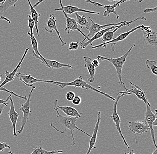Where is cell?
<instances>
[{
	"label": "cell",
	"instance_id": "cell-1",
	"mask_svg": "<svg viewBox=\"0 0 157 154\" xmlns=\"http://www.w3.org/2000/svg\"><path fill=\"white\" fill-rule=\"evenodd\" d=\"M58 102L57 100H55L54 102V109L56 111L57 116V120L55 122H52L50 124L51 126L56 130L57 132H59L61 134H63L64 133L66 129H68L70 130L71 134V146H74L75 145V140L74 136V131L75 130H77L81 131L88 136V137L91 138L92 135L88 134L87 132L83 131L82 129L78 128V126L76 125V122L79 118L78 117H71L68 116H63L61 115L59 113V109L58 108Z\"/></svg>",
	"mask_w": 157,
	"mask_h": 154
},
{
	"label": "cell",
	"instance_id": "cell-2",
	"mask_svg": "<svg viewBox=\"0 0 157 154\" xmlns=\"http://www.w3.org/2000/svg\"><path fill=\"white\" fill-rule=\"evenodd\" d=\"M48 83H51V84H54V85H56V86H58L62 89H64L66 87H74L81 88L83 89H86L87 90H90L91 91H93V92L99 93V94L105 96L107 98L112 100L113 101L116 100V99L115 98L112 97L111 96H110L107 93L99 91V90L96 89L91 85H89L85 80H83L82 76H79L78 78L75 79L74 81L69 82H63L52 81V80H48Z\"/></svg>",
	"mask_w": 157,
	"mask_h": 154
},
{
	"label": "cell",
	"instance_id": "cell-3",
	"mask_svg": "<svg viewBox=\"0 0 157 154\" xmlns=\"http://www.w3.org/2000/svg\"><path fill=\"white\" fill-rule=\"evenodd\" d=\"M136 46L135 44H133L130 48L126 51V52L123 55L117 58H108L105 57V56H101L98 55L97 56V59L98 60L102 62L103 61H107L111 63L113 65L116 69L117 73L118 78L119 79V83L121 85L124 89H125V91L127 90L126 86L124 84V82H123L122 80V77H121V73H122V70L124 64L126 62V58H127L129 54V53L132 51V49Z\"/></svg>",
	"mask_w": 157,
	"mask_h": 154
},
{
	"label": "cell",
	"instance_id": "cell-4",
	"mask_svg": "<svg viewBox=\"0 0 157 154\" xmlns=\"http://www.w3.org/2000/svg\"><path fill=\"white\" fill-rule=\"evenodd\" d=\"M35 86H33L31 90L29 92V95L27 97L26 102L23 103L21 105V107L19 109V111H21L23 113V116L21 117V125L20 129L17 130V132L19 134H22L24 130L25 126L26 125V123L29 121V117L31 115V111L30 109V102L31 100V97L32 96V93L35 89Z\"/></svg>",
	"mask_w": 157,
	"mask_h": 154
},
{
	"label": "cell",
	"instance_id": "cell-5",
	"mask_svg": "<svg viewBox=\"0 0 157 154\" xmlns=\"http://www.w3.org/2000/svg\"><path fill=\"white\" fill-rule=\"evenodd\" d=\"M125 96V94H120L119 93H117V98L116 100L115 101L114 103L113 106V113L112 115L110 116V118L112 119L113 122L120 136L121 137L124 143L125 146L127 147V148H130V147L129 145L127 144L126 140H125V138L123 135L122 131H121V121L120 118L117 112V106L119 100L121 97Z\"/></svg>",
	"mask_w": 157,
	"mask_h": 154
},
{
	"label": "cell",
	"instance_id": "cell-6",
	"mask_svg": "<svg viewBox=\"0 0 157 154\" xmlns=\"http://www.w3.org/2000/svg\"><path fill=\"white\" fill-rule=\"evenodd\" d=\"M146 105L147 107V110H146V111L145 113V120L144 121L146 122L149 125L153 144L155 147V148H157L156 143L155 139V130H154L153 126H152L153 122L157 118V110H155V113L154 114L151 109V104L149 102L146 104Z\"/></svg>",
	"mask_w": 157,
	"mask_h": 154
},
{
	"label": "cell",
	"instance_id": "cell-7",
	"mask_svg": "<svg viewBox=\"0 0 157 154\" xmlns=\"http://www.w3.org/2000/svg\"><path fill=\"white\" fill-rule=\"evenodd\" d=\"M144 26V25L142 24V25H139L133 29H131V30L127 31V32H125V33H122V34H120L118 37H117L115 39H114L111 41L107 42V43H103L100 44V45H97V46H92V48L93 49L103 47L104 48H106L107 45L108 44H111V47L112 50V51H115V45L117 44V43L121 41H124L125 40L126 38L130 35V34L134 32V31L137 30V29L142 28Z\"/></svg>",
	"mask_w": 157,
	"mask_h": 154
},
{
	"label": "cell",
	"instance_id": "cell-8",
	"mask_svg": "<svg viewBox=\"0 0 157 154\" xmlns=\"http://www.w3.org/2000/svg\"><path fill=\"white\" fill-rule=\"evenodd\" d=\"M143 32V39L146 45H151L157 47V33L155 30H152L150 26H145L141 28Z\"/></svg>",
	"mask_w": 157,
	"mask_h": 154
},
{
	"label": "cell",
	"instance_id": "cell-9",
	"mask_svg": "<svg viewBox=\"0 0 157 154\" xmlns=\"http://www.w3.org/2000/svg\"><path fill=\"white\" fill-rule=\"evenodd\" d=\"M128 123L129 130L133 134L137 135H143L150 130L149 125L144 120L130 121Z\"/></svg>",
	"mask_w": 157,
	"mask_h": 154
},
{
	"label": "cell",
	"instance_id": "cell-10",
	"mask_svg": "<svg viewBox=\"0 0 157 154\" xmlns=\"http://www.w3.org/2000/svg\"><path fill=\"white\" fill-rule=\"evenodd\" d=\"M88 17L91 21V22H92L91 25L89 26L88 29L89 33H88V35H86V37L84 38V39L82 41H81V42H79V43H84V41L86 40V39H88V40H89V37L90 36H94L96 33H98L99 31H101L102 29H104V28H106V27L107 28V27H110V26H113V25H114V26L119 25L124 22V21H123V22L121 21V22H118V23H111V24H104V25H100V24L95 23L94 21H93V20L92 19L91 17Z\"/></svg>",
	"mask_w": 157,
	"mask_h": 154
},
{
	"label": "cell",
	"instance_id": "cell-11",
	"mask_svg": "<svg viewBox=\"0 0 157 154\" xmlns=\"http://www.w3.org/2000/svg\"><path fill=\"white\" fill-rule=\"evenodd\" d=\"M54 11H62L63 13L64 16L66 19V22L65 23L66 28L64 29V31H65L67 34H69L71 31H78L83 35L84 38L86 37V35L83 33V31H81V29L78 28V24L76 22V20L69 17L67 15L63 10L59 9V8L55 9Z\"/></svg>",
	"mask_w": 157,
	"mask_h": 154
},
{
	"label": "cell",
	"instance_id": "cell-12",
	"mask_svg": "<svg viewBox=\"0 0 157 154\" xmlns=\"http://www.w3.org/2000/svg\"><path fill=\"white\" fill-rule=\"evenodd\" d=\"M130 84H131V89L130 90L127 89L126 91L119 92V93L120 94H125H125H127V95L134 94L136 95V96L139 100L143 101L145 104L149 102L148 98L146 96V92H144L140 87L133 84L132 82H130Z\"/></svg>",
	"mask_w": 157,
	"mask_h": 154
},
{
	"label": "cell",
	"instance_id": "cell-13",
	"mask_svg": "<svg viewBox=\"0 0 157 154\" xmlns=\"http://www.w3.org/2000/svg\"><path fill=\"white\" fill-rule=\"evenodd\" d=\"M29 50V48H27L25 49L22 57L20 60L19 62L17 64L16 67L11 72H9L7 70H6V72L5 73V78L3 82H2V84H0V87H3L6 84H7V83H9L10 82H12V81L14 80L15 76H16V74L17 73V70L21 67V64L23 62Z\"/></svg>",
	"mask_w": 157,
	"mask_h": 154
},
{
	"label": "cell",
	"instance_id": "cell-14",
	"mask_svg": "<svg viewBox=\"0 0 157 154\" xmlns=\"http://www.w3.org/2000/svg\"><path fill=\"white\" fill-rule=\"evenodd\" d=\"M56 22L57 20L56 19L55 15L53 14H50L48 21L46 23L45 30L50 34H52L53 31H55V32L57 34L58 36L59 39L61 43L62 46H65L67 43L65 42H64L62 39L60 34L59 32L57 27Z\"/></svg>",
	"mask_w": 157,
	"mask_h": 154
},
{
	"label": "cell",
	"instance_id": "cell-15",
	"mask_svg": "<svg viewBox=\"0 0 157 154\" xmlns=\"http://www.w3.org/2000/svg\"><path fill=\"white\" fill-rule=\"evenodd\" d=\"M142 20L145 21L147 20V18L144 17H137L136 19L133 20L131 21H124V23L122 24H120L117 27L115 28V29L112 31H107L106 32L105 34L103 35L102 37L101 38L102 41H103V43H107V42L111 41L114 39V34L117 31L121 28V27H123V26H126V25H129V24H132L133 22H135L136 21L138 20Z\"/></svg>",
	"mask_w": 157,
	"mask_h": 154
},
{
	"label": "cell",
	"instance_id": "cell-16",
	"mask_svg": "<svg viewBox=\"0 0 157 154\" xmlns=\"http://www.w3.org/2000/svg\"><path fill=\"white\" fill-rule=\"evenodd\" d=\"M16 76L19 79L21 82L24 83L28 87H32L33 84L37 82H46L48 83V80L38 79L31 76L30 74H25L21 72L17 73Z\"/></svg>",
	"mask_w": 157,
	"mask_h": 154
},
{
	"label": "cell",
	"instance_id": "cell-17",
	"mask_svg": "<svg viewBox=\"0 0 157 154\" xmlns=\"http://www.w3.org/2000/svg\"><path fill=\"white\" fill-rule=\"evenodd\" d=\"M9 100L10 102V110L8 113V115L12 124L13 137L16 138L17 137V134L16 125L19 116V113L16 111L14 102L11 97H10Z\"/></svg>",
	"mask_w": 157,
	"mask_h": 154
},
{
	"label": "cell",
	"instance_id": "cell-18",
	"mask_svg": "<svg viewBox=\"0 0 157 154\" xmlns=\"http://www.w3.org/2000/svg\"><path fill=\"white\" fill-rule=\"evenodd\" d=\"M101 113L100 111H99L98 112L97 122H96V125H95V127H94L93 135L91 136V139H90V141H89V147H88V150L87 151L86 154H90L91 151L93 150V148H97V147L95 146V145H96V141H97V136H98L99 126H100V122H101Z\"/></svg>",
	"mask_w": 157,
	"mask_h": 154
},
{
	"label": "cell",
	"instance_id": "cell-19",
	"mask_svg": "<svg viewBox=\"0 0 157 154\" xmlns=\"http://www.w3.org/2000/svg\"><path fill=\"white\" fill-rule=\"evenodd\" d=\"M59 2L60 5V8L59 9L63 10L67 15H71L73 14V13L78 12H82L91 13V14H100V13L82 9L77 7L73 6L71 5H68V6H63L62 0H59Z\"/></svg>",
	"mask_w": 157,
	"mask_h": 154
},
{
	"label": "cell",
	"instance_id": "cell-20",
	"mask_svg": "<svg viewBox=\"0 0 157 154\" xmlns=\"http://www.w3.org/2000/svg\"><path fill=\"white\" fill-rule=\"evenodd\" d=\"M118 25H116V26L113 25V26L107 27V28H106V29H102L101 31H99L98 33H96L92 38L89 39V40H88V42L83 43H79V45H80L81 48L85 49L88 46H89L90 44H91V46H93L92 43H93V42H94L95 40H98V39H101V38L102 37L103 35H104L106 32H107V31H110V30H111V29L117 28V27H118Z\"/></svg>",
	"mask_w": 157,
	"mask_h": 154
},
{
	"label": "cell",
	"instance_id": "cell-21",
	"mask_svg": "<svg viewBox=\"0 0 157 154\" xmlns=\"http://www.w3.org/2000/svg\"><path fill=\"white\" fill-rule=\"evenodd\" d=\"M83 60L85 62L84 67L86 68L89 73V77L88 81L90 83L94 82L95 81V76L96 74V68L92 64V59L87 56L83 57Z\"/></svg>",
	"mask_w": 157,
	"mask_h": 154
},
{
	"label": "cell",
	"instance_id": "cell-22",
	"mask_svg": "<svg viewBox=\"0 0 157 154\" xmlns=\"http://www.w3.org/2000/svg\"><path fill=\"white\" fill-rule=\"evenodd\" d=\"M128 1H130V0H120V1H119L117 2L114 3V4L105 6V9L106 10L103 13V16L105 17H109L111 13H113L116 17L118 19L119 18V16L117 14V13L116 11V8L119 6L121 4L125 2Z\"/></svg>",
	"mask_w": 157,
	"mask_h": 154
},
{
	"label": "cell",
	"instance_id": "cell-23",
	"mask_svg": "<svg viewBox=\"0 0 157 154\" xmlns=\"http://www.w3.org/2000/svg\"><path fill=\"white\" fill-rule=\"evenodd\" d=\"M44 65L49 68L56 69H59L62 67H67L69 69H72V66L68 64H64L59 62L56 60H52L45 58Z\"/></svg>",
	"mask_w": 157,
	"mask_h": 154
},
{
	"label": "cell",
	"instance_id": "cell-24",
	"mask_svg": "<svg viewBox=\"0 0 157 154\" xmlns=\"http://www.w3.org/2000/svg\"><path fill=\"white\" fill-rule=\"evenodd\" d=\"M57 107L59 109L62 111L68 116L71 117H78L79 118H81L82 117L81 116L82 113H79L77 110L70 106H60L58 105Z\"/></svg>",
	"mask_w": 157,
	"mask_h": 154
},
{
	"label": "cell",
	"instance_id": "cell-25",
	"mask_svg": "<svg viewBox=\"0 0 157 154\" xmlns=\"http://www.w3.org/2000/svg\"><path fill=\"white\" fill-rule=\"evenodd\" d=\"M28 2L29 5V9H30V13H31V17L32 19L34 21V23H35V26L34 27L36 29V33L38 36H39V30L38 29V23L39 22V17L41 16V15L39 13L35 8L33 7V6L31 4V2L30 0H26Z\"/></svg>",
	"mask_w": 157,
	"mask_h": 154
},
{
	"label": "cell",
	"instance_id": "cell-26",
	"mask_svg": "<svg viewBox=\"0 0 157 154\" xmlns=\"http://www.w3.org/2000/svg\"><path fill=\"white\" fill-rule=\"evenodd\" d=\"M9 152L10 154H15L10 150ZM63 152V150H53L52 151H48L44 150L42 147H36L34 148L32 152L30 154H56L62 153Z\"/></svg>",
	"mask_w": 157,
	"mask_h": 154
},
{
	"label": "cell",
	"instance_id": "cell-27",
	"mask_svg": "<svg viewBox=\"0 0 157 154\" xmlns=\"http://www.w3.org/2000/svg\"><path fill=\"white\" fill-rule=\"evenodd\" d=\"M27 34L29 36L31 44L32 45V48L33 49V52L35 53L37 55L39 56L40 57L42 58L44 60V64L45 62V58H44L39 52V48H38V43L37 40L35 39L34 34H30L29 32H27Z\"/></svg>",
	"mask_w": 157,
	"mask_h": 154
},
{
	"label": "cell",
	"instance_id": "cell-28",
	"mask_svg": "<svg viewBox=\"0 0 157 154\" xmlns=\"http://www.w3.org/2000/svg\"><path fill=\"white\" fill-rule=\"evenodd\" d=\"M75 15L76 17V22L77 24L80 25L81 28L85 27L86 29H88L89 26L88 25V22L87 17L85 15L80 16L77 13H75Z\"/></svg>",
	"mask_w": 157,
	"mask_h": 154
},
{
	"label": "cell",
	"instance_id": "cell-29",
	"mask_svg": "<svg viewBox=\"0 0 157 154\" xmlns=\"http://www.w3.org/2000/svg\"><path fill=\"white\" fill-rule=\"evenodd\" d=\"M18 0H6L4 3L0 5V12H5L11 6L16 7V3Z\"/></svg>",
	"mask_w": 157,
	"mask_h": 154
},
{
	"label": "cell",
	"instance_id": "cell-30",
	"mask_svg": "<svg viewBox=\"0 0 157 154\" xmlns=\"http://www.w3.org/2000/svg\"><path fill=\"white\" fill-rule=\"evenodd\" d=\"M146 64L147 67L151 69L154 75H157V62L156 61L147 60L146 61Z\"/></svg>",
	"mask_w": 157,
	"mask_h": 154
},
{
	"label": "cell",
	"instance_id": "cell-31",
	"mask_svg": "<svg viewBox=\"0 0 157 154\" xmlns=\"http://www.w3.org/2000/svg\"><path fill=\"white\" fill-rule=\"evenodd\" d=\"M0 91H3V92H8L10 94H11L12 95H13L15 96L18 97V98H20V99H23V100H27V97L26 96H20V95H17L14 92H12V91H9L7 89H6L3 87H0Z\"/></svg>",
	"mask_w": 157,
	"mask_h": 154
},
{
	"label": "cell",
	"instance_id": "cell-32",
	"mask_svg": "<svg viewBox=\"0 0 157 154\" xmlns=\"http://www.w3.org/2000/svg\"><path fill=\"white\" fill-rule=\"evenodd\" d=\"M28 25L30 30V34H33V29L35 26V23L34 21L32 19L30 15H28Z\"/></svg>",
	"mask_w": 157,
	"mask_h": 154
},
{
	"label": "cell",
	"instance_id": "cell-33",
	"mask_svg": "<svg viewBox=\"0 0 157 154\" xmlns=\"http://www.w3.org/2000/svg\"><path fill=\"white\" fill-rule=\"evenodd\" d=\"M79 43L77 42H73L69 45L68 50L69 51H75L79 47Z\"/></svg>",
	"mask_w": 157,
	"mask_h": 154
},
{
	"label": "cell",
	"instance_id": "cell-34",
	"mask_svg": "<svg viewBox=\"0 0 157 154\" xmlns=\"http://www.w3.org/2000/svg\"><path fill=\"white\" fill-rule=\"evenodd\" d=\"M10 150V147L8 144L4 142H0V152H4L5 150Z\"/></svg>",
	"mask_w": 157,
	"mask_h": 154
},
{
	"label": "cell",
	"instance_id": "cell-35",
	"mask_svg": "<svg viewBox=\"0 0 157 154\" xmlns=\"http://www.w3.org/2000/svg\"><path fill=\"white\" fill-rule=\"evenodd\" d=\"M82 100L81 98L78 96H75L72 100V103L75 105L78 106L81 103Z\"/></svg>",
	"mask_w": 157,
	"mask_h": 154
},
{
	"label": "cell",
	"instance_id": "cell-36",
	"mask_svg": "<svg viewBox=\"0 0 157 154\" xmlns=\"http://www.w3.org/2000/svg\"><path fill=\"white\" fill-rule=\"evenodd\" d=\"M75 96V94L73 92H69L66 95V98L67 100L72 101Z\"/></svg>",
	"mask_w": 157,
	"mask_h": 154
},
{
	"label": "cell",
	"instance_id": "cell-37",
	"mask_svg": "<svg viewBox=\"0 0 157 154\" xmlns=\"http://www.w3.org/2000/svg\"><path fill=\"white\" fill-rule=\"evenodd\" d=\"M12 96V95L11 94H10V96L6 98V100L0 99V105L3 104L5 106L9 107V103H8V101L9 100L10 97H11Z\"/></svg>",
	"mask_w": 157,
	"mask_h": 154
},
{
	"label": "cell",
	"instance_id": "cell-38",
	"mask_svg": "<svg viewBox=\"0 0 157 154\" xmlns=\"http://www.w3.org/2000/svg\"><path fill=\"white\" fill-rule=\"evenodd\" d=\"M86 1L87 2L91 4L94 5V6H101L104 7L105 8V7L106 5H103L99 3L96 2H93L91 0H84Z\"/></svg>",
	"mask_w": 157,
	"mask_h": 154
},
{
	"label": "cell",
	"instance_id": "cell-39",
	"mask_svg": "<svg viewBox=\"0 0 157 154\" xmlns=\"http://www.w3.org/2000/svg\"><path fill=\"white\" fill-rule=\"evenodd\" d=\"M145 13H157V7L153 8H146L143 11Z\"/></svg>",
	"mask_w": 157,
	"mask_h": 154
},
{
	"label": "cell",
	"instance_id": "cell-40",
	"mask_svg": "<svg viewBox=\"0 0 157 154\" xmlns=\"http://www.w3.org/2000/svg\"><path fill=\"white\" fill-rule=\"evenodd\" d=\"M101 62H100V61L98 60V59H92V64L93 65V66H94L95 68L98 67L100 65V63Z\"/></svg>",
	"mask_w": 157,
	"mask_h": 154
},
{
	"label": "cell",
	"instance_id": "cell-41",
	"mask_svg": "<svg viewBox=\"0 0 157 154\" xmlns=\"http://www.w3.org/2000/svg\"><path fill=\"white\" fill-rule=\"evenodd\" d=\"M44 1H45V0H39V1H38V2H36L35 4L33 5V7L35 8L37 6H38V5L40 4L41 3L43 2H44Z\"/></svg>",
	"mask_w": 157,
	"mask_h": 154
},
{
	"label": "cell",
	"instance_id": "cell-42",
	"mask_svg": "<svg viewBox=\"0 0 157 154\" xmlns=\"http://www.w3.org/2000/svg\"><path fill=\"white\" fill-rule=\"evenodd\" d=\"M0 19L4 20L6 21L8 23L10 24L11 23V21L10 20L8 19L6 17H5L2 16H0Z\"/></svg>",
	"mask_w": 157,
	"mask_h": 154
},
{
	"label": "cell",
	"instance_id": "cell-43",
	"mask_svg": "<svg viewBox=\"0 0 157 154\" xmlns=\"http://www.w3.org/2000/svg\"><path fill=\"white\" fill-rule=\"evenodd\" d=\"M5 106L3 104L0 105V116L2 115L3 111L4 110Z\"/></svg>",
	"mask_w": 157,
	"mask_h": 154
},
{
	"label": "cell",
	"instance_id": "cell-44",
	"mask_svg": "<svg viewBox=\"0 0 157 154\" xmlns=\"http://www.w3.org/2000/svg\"><path fill=\"white\" fill-rule=\"evenodd\" d=\"M124 154H136L134 153V150H131L130 151H128V152H126Z\"/></svg>",
	"mask_w": 157,
	"mask_h": 154
},
{
	"label": "cell",
	"instance_id": "cell-45",
	"mask_svg": "<svg viewBox=\"0 0 157 154\" xmlns=\"http://www.w3.org/2000/svg\"><path fill=\"white\" fill-rule=\"evenodd\" d=\"M152 126H157V118L153 122V123H152Z\"/></svg>",
	"mask_w": 157,
	"mask_h": 154
},
{
	"label": "cell",
	"instance_id": "cell-46",
	"mask_svg": "<svg viewBox=\"0 0 157 154\" xmlns=\"http://www.w3.org/2000/svg\"><path fill=\"white\" fill-rule=\"evenodd\" d=\"M151 154H157V149L156 148L154 150L153 152Z\"/></svg>",
	"mask_w": 157,
	"mask_h": 154
},
{
	"label": "cell",
	"instance_id": "cell-47",
	"mask_svg": "<svg viewBox=\"0 0 157 154\" xmlns=\"http://www.w3.org/2000/svg\"><path fill=\"white\" fill-rule=\"evenodd\" d=\"M6 1V0H0V3H2V4H3Z\"/></svg>",
	"mask_w": 157,
	"mask_h": 154
},
{
	"label": "cell",
	"instance_id": "cell-48",
	"mask_svg": "<svg viewBox=\"0 0 157 154\" xmlns=\"http://www.w3.org/2000/svg\"><path fill=\"white\" fill-rule=\"evenodd\" d=\"M108 1H109V2H116V1H120V0H108Z\"/></svg>",
	"mask_w": 157,
	"mask_h": 154
},
{
	"label": "cell",
	"instance_id": "cell-49",
	"mask_svg": "<svg viewBox=\"0 0 157 154\" xmlns=\"http://www.w3.org/2000/svg\"><path fill=\"white\" fill-rule=\"evenodd\" d=\"M136 1H138L139 2H143V0H135Z\"/></svg>",
	"mask_w": 157,
	"mask_h": 154
},
{
	"label": "cell",
	"instance_id": "cell-50",
	"mask_svg": "<svg viewBox=\"0 0 157 154\" xmlns=\"http://www.w3.org/2000/svg\"><path fill=\"white\" fill-rule=\"evenodd\" d=\"M2 75L3 74H1V75H0V82H1V80H2V78H1V77H2Z\"/></svg>",
	"mask_w": 157,
	"mask_h": 154
},
{
	"label": "cell",
	"instance_id": "cell-51",
	"mask_svg": "<svg viewBox=\"0 0 157 154\" xmlns=\"http://www.w3.org/2000/svg\"><path fill=\"white\" fill-rule=\"evenodd\" d=\"M8 154H10V153H9V152H8Z\"/></svg>",
	"mask_w": 157,
	"mask_h": 154
}]
</instances>
